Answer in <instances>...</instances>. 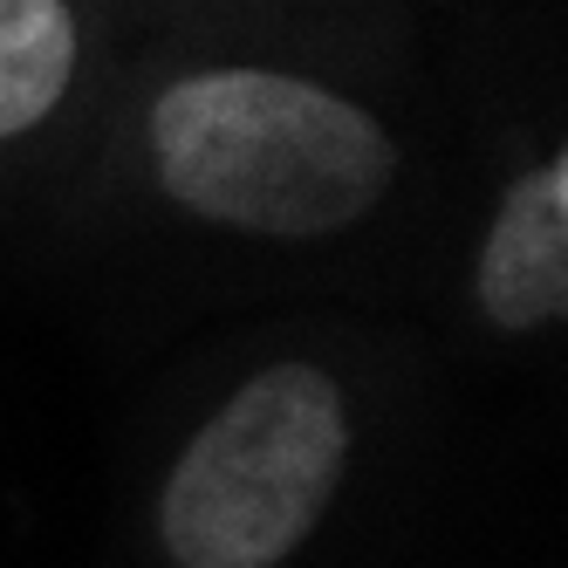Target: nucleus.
<instances>
[{
    "label": "nucleus",
    "mask_w": 568,
    "mask_h": 568,
    "mask_svg": "<svg viewBox=\"0 0 568 568\" xmlns=\"http://www.w3.org/2000/svg\"><path fill=\"white\" fill-rule=\"evenodd\" d=\"M158 179L199 220L267 240L343 233L390 192L397 151L336 90L267 69L185 75L151 110Z\"/></svg>",
    "instance_id": "1"
},
{
    "label": "nucleus",
    "mask_w": 568,
    "mask_h": 568,
    "mask_svg": "<svg viewBox=\"0 0 568 568\" xmlns=\"http://www.w3.org/2000/svg\"><path fill=\"white\" fill-rule=\"evenodd\" d=\"M343 453V390L315 363H267L192 432L158 500V535L179 568H274L336 500Z\"/></svg>",
    "instance_id": "2"
},
{
    "label": "nucleus",
    "mask_w": 568,
    "mask_h": 568,
    "mask_svg": "<svg viewBox=\"0 0 568 568\" xmlns=\"http://www.w3.org/2000/svg\"><path fill=\"white\" fill-rule=\"evenodd\" d=\"M561 192H568V165H561Z\"/></svg>",
    "instance_id": "5"
},
{
    "label": "nucleus",
    "mask_w": 568,
    "mask_h": 568,
    "mask_svg": "<svg viewBox=\"0 0 568 568\" xmlns=\"http://www.w3.org/2000/svg\"><path fill=\"white\" fill-rule=\"evenodd\" d=\"M479 308L500 329L568 322V192L561 165L507 185L500 220L479 254Z\"/></svg>",
    "instance_id": "3"
},
{
    "label": "nucleus",
    "mask_w": 568,
    "mask_h": 568,
    "mask_svg": "<svg viewBox=\"0 0 568 568\" xmlns=\"http://www.w3.org/2000/svg\"><path fill=\"white\" fill-rule=\"evenodd\" d=\"M75 69V21L62 0H0V138L62 103Z\"/></svg>",
    "instance_id": "4"
}]
</instances>
